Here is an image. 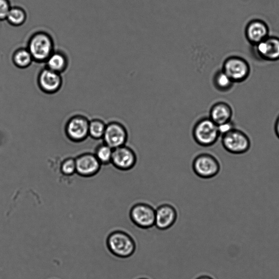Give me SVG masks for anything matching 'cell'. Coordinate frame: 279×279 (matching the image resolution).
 <instances>
[{
  "label": "cell",
  "instance_id": "1",
  "mask_svg": "<svg viewBox=\"0 0 279 279\" xmlns=\"http://www.w3.org/2000/svg\"><path fill=\"white\" fill-rule=\"evenodd\" d=\"M108 250L113 256L127 258L133 256L136 250V243L132 236L125 231H112L107 239Z\"/></svg>",
  "mask_w": 279,
  "mask_h": 279
},
{
  "label": "cell",
  "instance_id": "2",
  "mask_svg": "<svg viewBox=\"0 0 279 279\" xmlns=\"http://www.w3.org/2000/svg\"><path fill=\"white\" fill-rule=\"evenodd\" d=\"M192 134L196 144L208 147L213 146L221 137L217 126L209 117H203L194 125Z\"/></svg>",
  "mask_w": 279,
  "mask_h": 279
},
{
  "label": "cell",
  "instance_id": "3",
  "mask_svg": "<svg viewBox=\"0 0 279 279\" xmlns=\"http://www.w3.org/2000/svg\"><path fill=\"white\" fill-rule=\"evenodd\" d=\"M33 61L45 63L54 51V43L50 35L45 32L35 33L28 42V48Z\"/></svg>",
  "mask_w": 279,
  "mask_h": 279
},
{
  "label": "cell",
  "instance_id": "4",
  "mask_svg": "<svg viewBox=\"0 0 279 279\" xmlns=\"http://www.w3.org/2000/svg\"><path fill=\"white\" fill-rule=\"evenodd\" d=\"M222 137V144L228 152L241 155L248 152L251 147L249 136L243 130L235 127Z\"/></svg>",
  "mask_w": 279,
  "mask_h": 279
},
{
  "label": "cell",
  "instance_id": "5",
  "mask_svg": "<svg viewBox=\"0 0 279 279\" xmlns=\"http://www.w3.org/2000/svg\"><path fill=\"white\" fill-rule=\"evenodd\" d=\"M192 168L196 175L203 179L215 177L221 170V164L212 154L203 153L195 157Z\"/></svg>",
  "mask_w": 279,
  "mask_h": 279
},
{
  "label": "cell",
  "instance_id": "6",
  "mask_svg": "<svg viewBox=\"0 0 279 279\" xmlns=\"http://www.w3.org/2000/svg\"><path fill=\"white\" fill-rule=\"evenodd\" d=\"M129 217L138 228L149 229L155 226V209L149 204L137 203L131 208Z\"/></svg>",
  "mask_w": 279,
  "mask_h": 279
},
{
  "label": "cell",
  "instance_id": "7",
  "mask_svg": "<svg viewBox=\"0 0 279 279\" xmlns=\"http://www.w3.org/2000/svg\"><path fill=\"white\" fill-rule=\"evenodd\" d=\"M222 71L228 75L232 82L245 81L250 73V67L247 61L239 56H231L224 63Z\"/></svg>",
  "mask_w": 279,
  "mask_h": 279
},
{
  "label": "cell",
  "instance_id": "8",
  "mask_svg": "<svg viewBox=\"0 0 279 279\" xmlns=\"http://www.w3.org/2000/svg\"><path fill=\"white\" fill-rule=\"evenodd\" d=\"M90 121L82 115L72 117L67 122L65 132L67 137L72 142L80 143L89 136Z\"/></svg>",
  "mask_w": 279,
  "mask_h": 279
},
{
  "label": "cell",
  "instance_id": "9",
  "mask_svg": "<svg viewBox=\"0 0 279 279\" xmlns=\"http://www.w3.org/2000/svg\"><path fill=\"white\" fill-rule=\"evenodd\" d=\"M128 138V130L120 122L112 121L107 125L103 140L112 149L126 145Z\"/></svg>",
  "mask_w": 279,
  "mask_h": 279
},
{
  "label": "cell",
  "instance_id": "10",
  "mask_svg": "<svg viewBox=\"0 0 279 279\" xmlns=\"http://www.w3.org/2000/svg\"><path fill=\"white\" fill-rule=\"evenodd\" d=\"M137 156L132 148L126 145L113 150L111 164L116 169L127 171L135 167Z\"/></svg>",
  "mask_w": 279,
  "mask_h": 279
},
{
  "label": "cell",
  "instance_id": "11",
  "mask_svg": "<svg viewBox=\"0 0 279 279\" xmlns=\"http://www.w3.org/2000/svg\"><path fill=\"white\" fill-rule=\"evenodd\" d=\"M61 74L46 67L42 70L38 76V86L44 93L51 94L57 93L63 85Z\"/></svg>",
  "mask_w": 279,
  "mask_h": 279
},
{
  "label": "cell",
  "instance_id": "12",
  "mask_svg": "<svg viewBox=\"0 0 279 279\" xmlns=\"http://www.w3.org/2000/svg\"><path fill=\"white\" fill-rule=\"evenodd\" d=\"M75 160L76 173L82 177H90L97 174L102 164L94 154L84 153Z\"/></svg>",
  "mask_w": 279,
  "mask_h": 279
},
{
  "label": "cell",
  "instance_id": "13",
  "mask_svg": "<svg viewBox=\"0 0 279 279\" xmlns=\"http://www.w3.org/2000/svg\"><path fill=\"white\" fill-rule=\"evenodd\" d=\"M175 208L168 204L160 205L155 209V226L160 230H167L175 224L177 220Z\"/></svg>",
  "mask_w": 279,
  "mask_h": 279
},
{
  "label": "cell",
  "instance_id": "14",
  "mask_svg": "<svg viewBox=\"0 0 279 279\" xmlns=\"http://www.w3.org/2000/svg\"><path fill=\"white\" fill-rule=\"evenodd\" d=\"M256 54L261 59L268 61L279 59V38L268 36L254 45Z\"/></svg>",
  "mask_w": 279,
  "mask_h": 279
},
{
  "label": "cell",
  "instance_id": "15",
  "mask_svg": "<svg viewBox=\"0 0 279 279\" xmlns=\"http://www.w3.org/2000/svg\"><path fill=\"white\" fill-rule=\"evenodd\" d=\"M246 36L253 46L255 45L269 36L268 26L263 21H251L247 26Z\"/></svg>",
  "mask_w": 279,
  "mask_h": 279
},
{
  "label": "cell",
  "instance_id": "16",
  "mask_svg": "<svg viewBox=\"0 0 279 279\" xmlns=\"http://www.w3.org/2000/svg\"><path fill=\"white\" fill-rule=\"evenodd\" d=\"M233 110L225 102H218L213 105L209 112V118L218 126L232 120Z\"/></svg>",
  "mask_w": 279,
  "mask_h": 279
},
{
  "label": "cell",
  "instance_id": "17",
  "mask_svg": "<svg viewBox=\"0 0 279 279\" xmlns=\"http://www.w3.org/2000/svg\"><path fill=\"white\" fill-rule=\"evenodd\" d=\"M46 67L58 73H62L67 69L68 59L64 52L55 51L46 60Z\"/></svg>",
  "mask_w": 279,
  "mask_h": 279
},
{
  "label": "cell",
  "instance_id": "18",
  "mask_svg": "<svg viewBox=\"0 0 279 279\" xmlns=\"http://www.w3.org/2000/svg\"><path fill=\"white\" fill-rule=\"evenodd\" d=\"M12 60L14 65L21 69L28 68L33 61V57L27 48L16 50L13 54Z\"/></svg>",
  "mask_w": 279,
  "mask_h": 279
},
{
  "label": "cell",
  "instance_id": "19",
  "mask_svg": "<svg viewBox=\"0 0 279 279\" xmlns=\"http://www.w3.org/2000/svg\"><path fill=\"white\" fill-rule=\"evenodd\" d=\"M26 17L27 16L22 8L13 7L9 12L6 20L12 26H20L25 23Z\"/></svg>",
  "mask_w": 279,
  "mask_h": 279
},
{
  "label": "cell",
  "instance_id": "20",
  "mask_svg": "<svg viewBox=\"0 0 279 279\" xmlns=\"http://www.w3.org/2000/svg\"><path fill=\"white\" fill-rule=\"evenodd\" d=\"M113 150L111 147L103 143L96 148L94 155L102 165L111 164Z\"/></svg>",
  "mask_w": 279,
  "mask_h": 279
},
{
  "label": "cell",
  "instance_id": "21",
  "mask_svg": "<svg viewBox=\"0 0 279 279\" xmlns=\"http://www.w3.org/2000/svg\"><path fill=\"white\" fill-rule=\"evenodd\" d=\"M107 125L99 119H94L90 121L89 134L95 140L103 138Z\"/></svg>",
  "mask_w": 279,
  "mask_h": 279
},
{
  "label": "cell",
  "instance_id": "22",
  "mask_svg": "<svg viewBox=\"0 0 279 279\" xmlns=\"http://www.w3.org/2000/svg\"><path fill=\"white\" fill-rule=\"evenodd\" d=\"M234 83L223 71L218 72L214 77V84L218 90L226 91L230 90Z\"/></svg>",
  "mask_w": 279,
  "mask_h": 279
},
{
  "label": "cell",
  "instance_id": "23",
  "mask_svg": "<svg viewBox=\"0 0 279 279\" xmlns=\"http://www.w3.org/2000/svg\"><path fill=\"white\" fill-rule=\"evenodd\" d=\"M61 171L65 176L73 175L76 173L75 160L69 158L65 160L61 165Z\"/></svg>",
  "mask_w": 279,
  "mask_h": 279
},
{
  "label": "cell",
  "instance_id": "24",
  "mask_svg": "<svg viewBox=\"0 0 279 279\" xmlns=\"http://www.w3.org/2000/svg\"><path fill=\"white\" fill-rule=\"evenodd\" d=\"M11 8L10 3L7 0H0V21L6 19Z\"/></svg>",
  "mask_w": 279,
  "mask_h": 279
},
{
  "label": "cell",
  "instance_id": "25",
  "mask_svg": "<svg viewBox=\"0 0 279 279\" xmlns=\"http://www.w3.org/2000/svg\"><path fill=\"white\" fill-rule=\"evenodd\" d=\"M217 127L221 136L236 127V126H235L234 122L231 120Z\"/></svg>",
  "mask_w": 279,
  "mask_h": 279
},
{
  "label": "cell",
  "instance_id": "26",
  "mask_svg": "<svg viewBox=\"0 0 279 279\" xmlns=\"http://www.w3.org/2000/svg\"><path fill=\"white\" fill-rule=\"evenodd\" d=\"M274 132L276 136L279 139V116L277 117L275 122Z\"/></svg>",
  "mask_w": 279,
  "mask_h": 279
},
{
  "label": "cell",
  "instance_id": "27",
  "mask_svg": "<svg viewBox=\"0 0 279 279\" xmlns=\"http://www.w3.org/2000/svg\"><path fill=\"white\" fill-rule=\"evenodd\" d=\"M196 279H213V278L210 276H209L207 275H204V276H200Z\"/></svg>",
  "mask_w": 279,
  "mask_h": 279
},
{
  "label": "cell",
  "instance_id": "28",
  "mask_svg": "<svg viewBox=\"0 0 279 279\" xmlns=\"http://www.w3.org/2000/svg\"><path fill=\"white\" fill-rule=\"evenodd\" d=\"M138 279H148V278H145V277H142V278H138Z\"/></svg>",
  "mask_w": 279,
  "mask_h": 279
}]
</instances>
